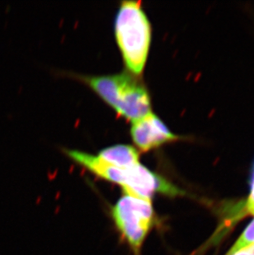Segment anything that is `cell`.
Listing matches in <instances>:
<instances>
[{
  "instance_id": "1",
  "label": "cell",
  "mask_w": 254,
  "mask_h": 255,
  "mask_svg": "<svg viewBox=\"0 0 254 255\" xmlns=\"http://www.w3.org/2000/svg\"><path fill=\"white\" fill-rule=\"evenodd\" d=\"M66 153L77 164L99 178L120 185L124 192L147 198H152L155 193L172 197L183 194L179 188L140 163L131 168L123 169L113 166L103 161L99 156L84 152L68 149Z\"/></svg>"
},
{
  "instance_id": "2",
  "label": "cell",
  "mask_w": 254,
  "mask_h": 255,
  "mask_svg": "<svg viewBox=\"0 0 254 255\" xmlns=\"http://www.w3.org/2000/svg\"><path fill=\"white\" fill-rule=\"evenodd\" d=\"M115 32L127 68L139 75L144 70L151 41V27L140 2H122L116 17Z\"/></svg>"
},
{
  "instance_id": "3",
  "label": "cell",
  "mask_w": 254,
  "mask_h": 255,
  "mask_svg": "<svg viewBox=\"0 0 254 255\" xmlns=\"http://www.w3.org/2000/svg\"><path fill=\"white\" fill-rule=\"evenodd\" d=\"M83 80L118 114L132 122L152 113L145 87L128 73L84 77Z\"/></svg>"
},
{
  "instance_id": "4",
  "label": "cell",
  "mask_w": 254,
  "mask_h": 255,
  "mask_svg": "<svg viewBox=\"0 0 254 255\" xmlns=\"http://www.w3.org/2000/svg\"><path fill=\"white\" fill-rule=\"evenodd\" d=\"M111 215L121 237L133 255H141L142 247L155 224L152 198L124 192L112 207Z\"/></svg>"
},
{
  "instance_id": "5",
  "label": "cell",
  "mask_w": 254,
  "mask_h": 255,
  "mask_svg": "<svg viewBox=\"0 0 254 255\" xmlns=\"http://www.w3.org/2000/svg\"><path fill=\"white\" fill-rule=\"evenodd\" d=\"M130 133L134 144L142 151H148L178 139L153 113L132 122Z\"/></svg>"
},
{
  "instance_id": "6",
  "label": "cell",
  "mask_w": 254,
  "mask_h": 255,
  "mask_svg": "<svg viewBox=\"0 0 254 255\" xmlns=\"http://www.w3.org/2000/svg\"><path fill=\"white\" fill-rule=\"evenodd\" d=\"M98 156L113 166L123 169L131 168L139 163V152L128 144L108 147L101 150Z\"/></svg>"
},
{
  "instance_id": "7",
  "label": "cell",
  "mask_w": 254,
  "mask_h": 255,
  "mask_svg": "<svg viewBox=\"0 0 254 255\" xmlns=\"http://www.w3.org/2000/svg\"><path fill=\"white\" fill-rule=\"evenodd\" d=\"M253 245H254V219L248 226L247 228L245 229L239 240L235 242L232 248L230 249L227 255L236 253L238 251H242Z\"/></svg>"
},
{
  "instance_id": "8",
  "label": "cell",
  "mask_w": 254,
  "mask_h": 255,
  "mask_svg": "<svg viewBox=\"0 0 254 255\" xmlns=\"http://www.w3.org/2000/svg\"><path fill=\"white\" fill-rule=\"evenodd\" d=\"M245 213L254 215V177L253 178V185L250 197L245 204Z\"/></svg>"
},
{
  "instance_id": "9",
  "label": "cell",
  "mask_w": 254,
  "mask_h": 255,
  "mask_svg": "<svg viewBox=\"0 0 254 255\" xmlns=\"http://www.w3.org/2000/svg\"><path fill=\"white\" fill-rule=\"evenodd\" d=\"M254 255V254L253 253L252 251H250V248H245L242 251H238L236 253L232 254V255Z\"/></svg>"
},
{
  "instance_id": "10",
  "label": "cell",
  "mask_w": 254,
  "mask_h": 255,
  "mask_svg": "<svg viewBox=\"0 0 254 255\" xmlns=\"http://www.w3.org/2000/svg\"><path fill=\"white\" fill-rule=\"evenodd\" d=\"M248 248H250V251H252L253 253L254 254V245H253V246H250V247H248Z\"/></svg>"
},
{
  "instance_id": "11",
  "label": "cell",
  "mask_w": 254,
  "mask_h": 255,
  "mask_svg": "<svg viewBox=\"0 0 254 255\" xmlns=\"http://www.w3.org/2000/svg\"><path fill=\"white\" fill-rule=\"evenodd\" d=\"M254 177H253V178H254Z\"/></svg>"
}]
</instances>
